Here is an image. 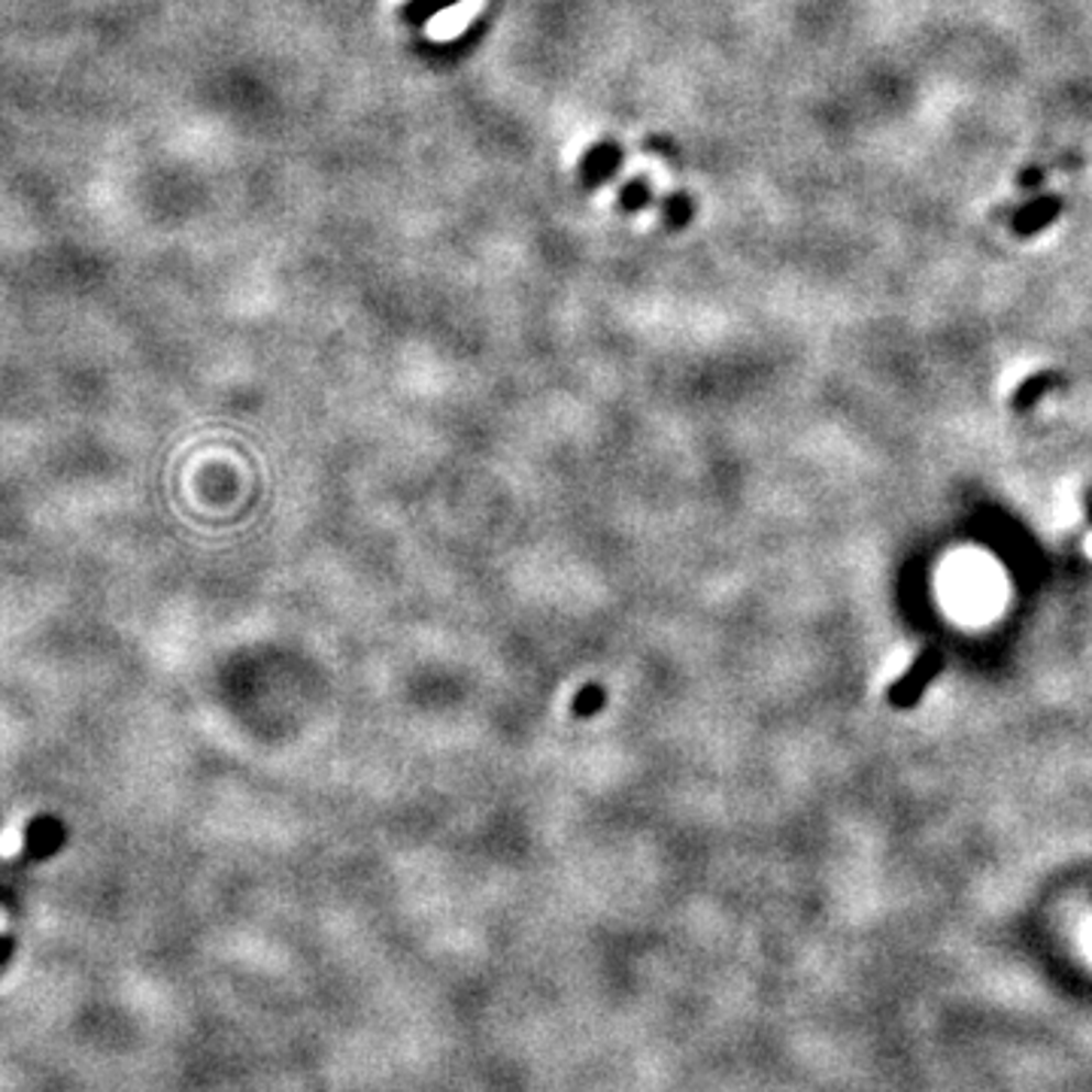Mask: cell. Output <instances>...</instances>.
<instances>
[{
	"mask_svg": "<svg viewBox=\"0 0 1092 1092\" xmlns=\"http://www.w3.org/2000/svg\"><path fill=\"white\" fill-rule=\"evenodd\" d=\"M943 665H947V658H943L941 646L935 644L922 646L917 656L910 658V665L889 682V689H886V705L893 710L917 708L919 701H922V696L929 692L931 682L938 680V674L943 670Z\"/></svg>",
	"mask_w": 1092,
	"mask_h": 1092,
	"instance_id": "cell-1",
	"label": "cell"
},
{
	"mask_svg": "<svg viewBox=\"0 0 1092 1092\" xmlns=\"http://www.w3.org/2000/svg\"><path fill=\"white\" fill-rule=\"evenodd\" d=\"M1066 210V198L1062 195H1035L1029 200H1007L1002 207H995L990 216L993 222H1007L1014 237H1035L1047 231L1050 225L1062 216Z\"/></svg>",
	"mask_w": 1092,
	"mask_h": 1092,
	"instance_id": "cell-2",
	"label": "cell"
},
{
	"mask_svg": "<svg viewBox=\"0 0 1092 1092\" xmlns=\"http://www.w3.org/2000/svg\"><path fill=\"white\" fill-rule=\"evenodd\" d=\"M1066 385H1068V373L1056 371V368H1044V371L1029 373V376L1019 380V385L1014 389V395H1011V410H1014V413H1029V410L1038 407L1050 392L1066 389Z\"/></svg>",
	"mask_w": 1092,
	"mask_h": 1092,
	"instance_id": "cell-3",
	"label": "cell"
},
{
	"mask_svg": "<svg viewBox=\"0 0 1092 1092\" xmlns=\"http://www.w3.org/2000/svg\"><path fill=\"white\" fill-rule=\"evenodd\" d=\"M15 838H19L15 850H25L31 856H46V853H55V847L62 841V826L55 819H34Z\"/></svg>",
	"mask_w": 1092,
	"mask_h": 1092,
	"instance_id": "cell-4",
	"label": "cell"
},
{
	"mask_svg": "<svg viewBox=\"0 0 1092 1092\" xmlns=\"http://www.w3.org/2000/svg\"><path fill=\"white\" fill-rule=\"evenodd\" d=\"M1050 171H1053V164H1029V167H1023L1017 174V192H1026V195L1041 192Z\"/></svg>",
	"mask_w": 1092,
	"mask_h": 1092,
	"instance_id": "cell-5",
	"label": "cell"
},
{
	"mask_svg": "<svg viewBox=\"0 0 1092 1092\" xmlns=\"http://www.w3.org/2000/svg\"><path fill=\"white\" fill-rule=\"evenodd\" d=\"M1083 516H1086V522L1092 525V489L1083 492Z\"/></svg>",
	"mask_w": 1092,
	"mask_h": 1092,
	"instance_id": "cell-6",
	"label": "cell"
},
{
	"mask_svg": "<svg viewBox=\"0 0 1092 1092\" xmlns=\"http://www.w3.org/2000/svg\"><path fill=\"white\" fill-rule=\"evenodd\" d=\"M7 956H10V941H0V962H3Z\"/></svg>",
	"mask_w": 1092,
	"mask_h": 1092,
	"instance_id": "cell-7",
	"label": "cell"
}]
</instances>
